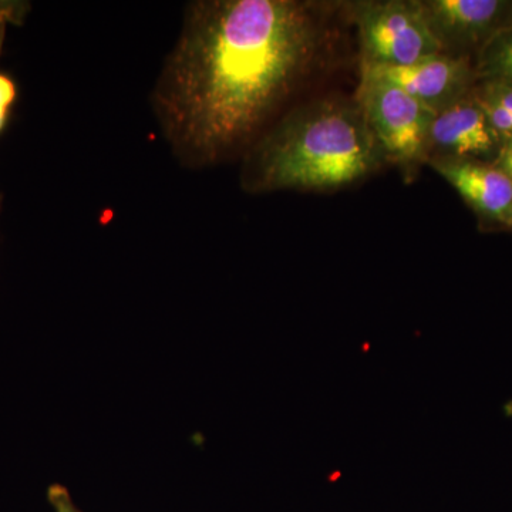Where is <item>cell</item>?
I'll return each mask as SVG.
<instances>
[{"mask_svg": "<svg viewBox=\"0 0 512 512\" xmlns=\"http://www.w3.org/2000/svg\"><path fill=\"white\" fill-rule=\"evenodd\" d=\"M342 6L359 35L362 66H410L443 53L419 0H356Z\"/></svg>", "mask_w": 512, "mask_h": 512, "instance_id": "277c9868", "label": "cell"}, {"mask_svg": "<svg viewBox=\"0 0 512 512\" xmlns=\"http://www.w3.org/2000/svg\"><path fill=\"white\" fill-rule=\"evenodd\" d=\"M355 100L386 163L406 171L427 163L436 113L369 66H362Z\"/></svg>", "mask_w": 512, "mask_h": 512, "instance_id": "3957f363", "label": "cell"}, {"mask_svg": "<svg viewBox=\"0 0 512 512\" xmlns=\"http://www.w3.org/2000/svg\"><path fill=\"white\" fill-rule=\"evenodd\" d=\"M481 220L512 229V181L491 163L464 158L427 160Z\"/></svg>", "mask_w": 512, "mask_h": 512, "instance_id": "52a82bcc", "label": "cell"}, {"mask_svg": "<svg viewBox=\"0 0 512 512\" xmlns=\"http://www.w3.org/2000/svg\"><path fill=\"white\" fill-rule=\"evenodd\" d=\"M373 69L436 114L467 97L477 84L473 59L444 53L410 66Z\"/></svg>", "mask_w": 512, "mask_h": 512, "instance_id": "8992f818", "label": "cell"}, {"mask_svg": "<svg viewBox=\"0 0 512 512\" xmlns=\"http://www.w3.org/2000/svg\"><path fill=\"white\" fill-rule=\"evenodd\" d=\"M384 163L357 101L328 97L289 111L259 138L242 181L252 192L338 190Z\"/></svg>", "mask_w": 512, "mask_h": 512, "instance_id": "7a4b0ae2", "label": "cell"}, {"mask_svg": "<svg viewBox=\"0 0 512 512\" xmlns=\"http://www.w3.org/2000/svg\"><path fill=\"white\" fill-rule=\"evenodd\" d=\"M329 10L302 0L194 3L156 97L178 151L211 164L247 147L322 63Z\"/></svg>", "mask_w": 512, "mask_h": 512, "instance_id": "6da1fadb", "label": "cell"}, {"mask_svg": "<svg viewBox=\"0 0 512 512\" xmlns=\"http://www.w3.org/2000/svg\"><path fill=\"white\" fill-rule=\"evenodd\" d=\"M9 114V110H0V133L5 130L6 124H8Z\"/></svg>", "mask_w": 512, "mask_h": 512, "instance_id": "5bb4252c", "label": "cell"}, {"mask_svg": "<svg viewBox=\"0 0 512 512\" xmlns=\"http://www.w3.org/2000/svg\"><path fill=\"white\" fill-rule=\"evenodd\" d=\"M478 82L512 87V23L491 37L473 59Z\"/></svg>", "mask_w": 512, "mask_h": 512, "instance_id": "9c48e42d", "label": "cell"}, {"mask_svg": "<svg viewBox=\"0 0 512 512\" xmlns=\"http://www.w3.org/2000/svg\"><path fill=\"white\" fill-rule=\"evenodd\" d=\"M473 93L480 99L493 101L512 114V87L493 82H478Z\"/></svg>", "mask_w": 512, "mask_h": 512, "instance_id": "30bf717a", "label": "cell"}, {"mask_svg": "<svg viewBox=\"0 0 512 512\" xmlns=\"http://www.w3.org/2000/svg\"><path fill=\"white\" fill-rule=\"evenodd\" d=\"M427 25L444 55L474 59L512 23V0H419Z\"/></svg>", "mask_w": 512, "mask_h": 512, "instance_id": "5b68a950", "label": "cell"}, {"mask_svg": "<svg viewBox=\"0 0 512 512\" xmlns=\"http://www.w3.org/2000/svg\"><path fill=\"white\" fill-rule=\"evenodd\" d=\"M47 498H49V503L55 512H82L74 504L69 490L63 485L53 484L47 491Z\"/></svg>", "mask_w": 512, "mask_h": 512, "instance_id": "8fae6325", "label": "cell"}, {"mask_svg": "<svg viewBox=\"0 0 512 512\" xmlns=\"http://www.w3.org/2000/svg\"><path fill=\"white\" fill-rule=\"evenodd\" d=\"M491 164L498 170L503 171L512 181V137L504 138L500 151H498L497 157Z\"/></svg>", "mask_w": 512, "mask_h": 512, "instance_id": "4fadbf2b", "label": "cell"}, {"mask_svg": "<svg viewBox=\"0 0 512 512\" xmlns=\"http://www.w3.org/2000/svg\"><path fill=\"white\" fill-rule=\"evenodd\" d=\"M503 138L491 127L473 92L434 117L429 158L451 157L493 163Z\"/></svg>", "mask_w": 512, "mask_h": 512, "instance_id": "ba28073f", "label": "cell"}, {"mask_svg": "<svg viewBox=\"0 0 512 512\" xmlns=\"http://www.w3.org/2000/svg\"><path fill=\"white\" fill-rule=\"evenodd\" d=\"M16 97H18V89H16L15 82L10 79L8 74L0 73V110L10 111Z\"/></svg>", "mask_w": 512, "mask_h": 512, "instance_id": "7c38bea8", "label": "cell"}]
</instances>
